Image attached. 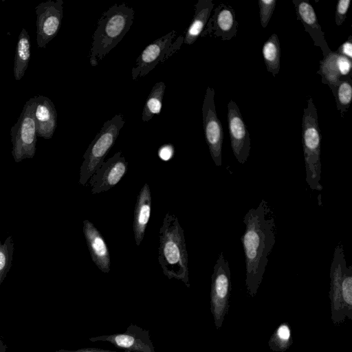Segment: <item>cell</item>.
Returning a JSON list of instances; mask_svg holds the SVG:
<instances>
[{
    "label": "cell",
    "mask_w": 352,
    "mask_h": 352,
    "mask_svg": "<svg viewBox=\"0 0 352 352\" xmlns=\"http://www.w3.org/2000/svg\"><path fill=\"white\" fill-rule=\"evenodd\" d=\"M335 97L337 109L342 117L348 111L352 100L351 78L340 80L338 85H329Z\"/></svg>",
    "instance_id": "obj_25"
},
{
    "label": "cell",
    "mask_w": 352,
    "mask_h": 352,
    "mask_svg": "<svg viewBox=\"0 0 352 352\" xmlns=\"http://www.w3.org/2000/svg\"><path fill=\"white\" fill-rule=\"evenodd\" d=\"M243 222L245 229L241 241L245 261V286L253 298L262 283L269 256L275 245L276 224L273 210L265 199L246 212Z\"/></svg>",
    "instance_id": "obj_1"
},
{
    "label": "cell",
    "mask_w": 352,
    "mask_h": 352,
    "mask_svg": "<svg viewBox=\"0 0 352 352\" xmlns=\"http://www.w3.org/2000/svg\"><path fill=\"white\" fill-rule=\"evenodd\" d=\"M13 245L12 236H8L3 245L0 244V285L12 266Z\"/></svg>",
    "instance_id": "obj_28"
},
{
    "label": "cell",
    "mask_w": 352,
    "mask_h": 352,
    "mask_svg": "<svg viewBox=\"0 0 352 352\" xmlns=\"http://www.w3.org/2000/svg\"><path fill=\"white\" fill-rule=\"evenodd\" d=\"M321 133L316 108L311 98L307 100L302 119V143L306 182L312 190H322L320 144Z\"/></svg>",
    "instance_id": "obj_4"
},
{
    "label": "cell",
    "mask_w": 352,
    "mask_h": 352,
    "mask_svg": "<svg viewBox=\"0 0 352 352\" xmlns=\"http://www.w3.org/2000/svg\"><path fill=\"white\" fill-rule=\"evenodd\" d=\"M83 234L95 265L102 272L110 271V254L106 241L100 231L89 220L83 221Z\"/></svg>",
    "instance_id": "obj_17"
},
{
    "label": "cell",
    "mask_w": 352,
    "mask_h": 352,
    "mask_svg": "<svg viewBox=\"0 0 352 352\" xmlns=\"http://www.w3.org/2000/svg\"><path fill=\"white\" fill-rule=\"evenodd\" d=\"M34 118L37 137L52 138L57 126V112L49 98L41 95L36 96Z\"/></svg>",
    "instance_id": "obj_19"
},
{
    "label": "cell",
    "mask_w": 352,
    "mask_h": 352,
    "mask_svg": "<svg viewBox=\"0 0 352 352\" xmlns=\"http://www.w3.org/2000/svg\"><path fill=\"white\" fill-rule=\"evenodd\" d=\"M0 244H1V242H0Z\"/></svg>",
    "instance_id": "obj_36"
},
{
    "label": "cell",
    "mask_w": 352,
    "mask_h": 352,
    "mask_svg": "<svg viewBox=\"0 0 352 352\" xmlns=\"http://www.w3.org/2000/svg\"><path fill=\"white\" fill-rule=\"evenodd\" d=\"M124 123L125 120L122 114H117L104 123L83 155L84 160L80 168V184L85 186L104 162V157L115 144Z\"/></svg>",
    "instance_id": "obj_5"
},
{
    "label": "cell",
    "mask_w": 352,
    "mask_h": 352,
    "mask_svg": "<svg viewBox=\"0 0 352 352\" xmlns=\"http://www.w3.org/2000/svg\"><path fill=\"white\" fill-rule=\"evenodd\" d=\"M346 265L343 245L338 243L335 248L330 267L331 318L334 325H339L346 318L341 296V279Z\"/></svg>",
    "instance_id": "obj_14"
},
{
    "label": "cell",
    "mask_w": 352,
    "mask_h": 352,
    "mask_svg": "<svg viewBox=\"0 0 352 352\" xmlns=\"http://www.w3.org/2000/svg\"><path fill=\"white\" fill-rule=\"evenodd\" d=\"M341 296L345 317L352 320V265L344 266L341 279Z\"/></svg>",
    "instance_id": "obj_27"
},
{
    "label": "cell",
    "mask_w": 352,
    "mask_h": 352,
    "mask_svg": "<svg viewBox=\"0 0 352 352\" xmlns=\"http://www.w3.org/2000/svg\"><path fill=\"white\" fill-rule=\"evenodd\" d=\"M276 0H259V16L263 28L268 25L276 7Z\"/></svg>",
    "instance_id": "obj_29"
},
{
    "label": "cell",
    "mask_w": 352,
    "mask_h": 352,
    "mask_svg": "<svg viewBox=\"0 0 352 352\" xmlns=\"http://www.w3.org/2000/svg\"><path fill=\"white\" fill-rule=\"evenodd\" d=\"M30 58V38L25 28L19 34L16 47L14 75L16 80H21L28 68Z\"/></svg>",
    "instance_id": "obj_22"
},
{
    "label": "cell",
    "mask_w": 352,
    "mask_h": 352,
    "mask_svg": "<svg viewBox=\"0 0 352 352\" xmlns=\"http://www.w3.org/2000/svg\"><path fill=\"white\" fill-rule=\"evenodd\" d=\"M176 36L172 30L148 45L137 58L131 70L132 79L137 80L151 72L159 63L166 60L167 52Z\"/></svg>",
    "instance_id": "obj_12"
},
{
    "label": "cell",
    "mask_w": 352,
    "mask_h": 352,
    "mask_svg": "<svg viewBox=\"0 0 352 352\" xmlns=\"http://www.w3.org/2000/svg\"><path fill=\"white\" fill-rule=\"evenodd\" d=\"M159 234L158 261L164 274L168 279L182 280L189 288L184 232L174 214L166 213Z\"/></svg>",
    "instance_id": "obj_2"
},
{
    "label": "cell",
    "mask_w": 352,
    "mask_h": 352,
    "mask_svg": "<svg viewBox=\"0 0 352 352\" xmlns=\"http://www.w3.org/2000/svg\"><path fill=\"white\" fill-rule=\"evenodd\" d=\"M339 54L352 60V36L349 35L347 40L341 44L336 51Z\"/></svg>",
    "instance_id": "obj_31"
},
{
    "label": "cell",
    "mask_w": 352,
    "mask_h": 352,
    "mask_svg": "<svg viewBox=\"0 0 352 352\" xmlns=\"http://www.w3.org/2000/svg\"><path fill=\"white\" fill-rule=\"evenodd\" d=\"M292 342L290 327L287 322H283L271 336L268 345L272 351L284 352L291 346Z\"/></svg>",
    "instance_id": "obj_26"
},
{
    "label": "cell",
    "mask_w": 352,
    "mask_h": 352,
    "mask_svg": "<svg viewBox=\"0 0 352 352\" xmlns=\"http://www.w3.org/2000/svg\"><path fill=\"white\" fill-rule=\"evenodd\" d=\"M135 11L125 3L114 4L99 19L93 34L89 63L97 66L124 38L133 23Z\"/></svg>",
    "instance_id": "obj_3"
},
{
    "label": "cell",
    "mask_w": 352,
    "mask_h": 352,
    "mask_svg": "<svg viewBox=\"0 0 352 352\" xmlns=\"http://www.w3.org/2000/svg\"><path fill=\"white\" fill-rule=\"evenodd\" d=\"M351 60L331 51L320 62L317 72L322 76V82L328 85H338L340 80L351 78Z\"/></svg>",
    "instance_id": "obj_18"
},
{
    "label": "cell",
    "mask_w": 352,
    "mask_h": 352,
    "mask_svg": "<svg viewBox=\"0 0 352 352\" xmlns=\"http://www.w3.org/2000/svg\"><path fill=\"white\" fill-rule=\"evenodd\" d=\"M36 14V41L38 47L46 45L58 34L63 15V1L48 0L35 8Z\"/></svg>",
    "instance_id": "obj_9"
},
{
    "label": "cell",
    "mask_w": 352,
    "mask_h": 352,
    "mask_svg": "<svg viewBox=\"0 0 352 352\" xmlns=\"http://www.w3.org/2000/svg\"><path fill=\"white\" fill-rule=\"evenodd\" d=\"M53 352H118L107 349H98V348H84L80 349L78 350H65V349H60Z\"/></svg>",
    "instance_id": "obj_33"
},
{
    "label": "cell",
    "mask_w": 352,
    "mask_h": 352,
    "mask_svg": "<svg viewBox=\"0 0 352 352\" xmlns=\"http://www.w3.org/2000/svg\"><path fill=\"white\" fill-rule=\"evenodd\" d=\"M262 54L267 72L275 77L280 67V45L276 34H272L263 43Z\"/></svg>",
    "instance_id": "obj_23"
},
{
    "label": "cell",
    "mask_w": 352,
    "mask_h": 352,
    "mask_svg": "<svg viewBox=\"0 0 352 352\" xmlns=\"http://www.w3.org/2000/svg\"><path fill=\"white\" fill-rule=\"evenodd\" d=\"M126 171L127 162L122 152L118 151L104 162L89 179L91 194L110 190L118 184Z\"/></svg>",
    "instance_id": "obj_13"
},
{
    "label": "cell",
    "mask_w": 352,
    "mask_h": 352,
    "mask_svg": "<svg viewBox=\"0 0 352 352\" xmlns=\"http://www.w3.org/2000/svg\"><path fill=\"white\" fill-rule=\"evenodd\" d=\"M91 342H108L125 352H156L148 330L131 324L124 333L90 338Z\"/></svg>",
    "instance_id": "obj_10"
},
{
    "label": "cell",
    "mask_w": 352,
    "mask_h": 352,
    "mask_svg": "<svg viewBox=\"0 0 352 352\" xmlns=\"http://www.w3.org/2000/svg\"><path fill=\"white\" fill-rule=\"evenodd\" d=\"M232 290L231 271L223 253L219 254L211 276L210 311L216 329L219 330L229 309Z\"/></svg>",
    "instance_id": "obj_7"
},
{
    "label": "cell",
    "mask_w": 352,
    "mask_h": 352,
    "mask_svg": "<svg viewBox=\"0 0 352 352\" xmlns=\"http://www.w3.org/2000/svg\"><path fill=\"white\" fill-rule=\"evenodd\" d=\"M36 97L25 104L16 122L11 128L12 155L15 162L33 158L36 152L37 133L34 118Z\"/></svg>",
    "instance_id": "obj_6"
},
{
    "label": "cell",
    "mask_w": 352,
    "mask_h": 352,
    "mask_svg": "<svg viewBox=\"0 0 352 352\" xmlns=\"http://www.w3.org/2000/svg\"><path fill=\"white\" fill-rule=\"evenodd\" d=\"M214 8L212 0H199L195 5V14L185 32L183 43L193 44L200 36Z\"/></svg>",
    "instance_id": "obj_21"
},
{
    "label": "cell",
    "mask_w": 352,
    "mask_h": 352,
    "mask_svg": "<svg viewBox=\"0 0 352 352\" xmlns=\"http://www.w3.org/2000/svg\"><path fill=\"white\" fill-rule=\"evenodd\" d=\"M165 89L166 85L164 82H157L153 87L142 110L143 122H148L155 115L160 114Z\"/></svg>",
    "instance_id": "obj_24"
},
{
    "label": "cell",
    "mask_w": 352,
    "mask_h": 352,
    "mask_svg": "<svg viewBox=\"0 0 352 352\" xmlns=\"http://www.w3.org/2000/svg\"><path fill=\"white\" fill-rule=\"evenodd\" d=\"M292 3L297 19L302 23L305 32L311 36L314 45L321 49L324 57L327 56L331 50L325 40L313 6L308 1L293 0Z\"/></svg>",
    "instance_id": "obj_16"
},
{
    "label": "cell",
    "mask_w": 352,
    "mask_h": 352,
    "mask_svg": "<svg viewBox=\"0 0 352 352\" xmlns=\"http://www.w3.org/2000/svg\"><path fill=\"white\" fill-rule=\"evenodd\" d=\"M214 89L208 87L202 105L203 126L211 157L217 166L222 164L223 131L214 104Z\"/></svg>",
    "instance_id": "obj_8"
},
{
    "label": "cell",
    "mask_w": 352,
    "mask_h": 352,
    "mask_svg": "<svg viewBox=\"0 0 352 352\" xmlns=\"http://www.w3.org/2000/svg\"><path fill=\"white\" fill-rule=\"evenodd\" d=\"M151 212V194L149 186L146 183L140 190L134 210L133 229L137 245H140L144 239Z\"/></svg>",
    "instance_id": "obj_20"
},
{
    "label": "cell",
    "mask_w": 352,
    "mask_h": 352,
    "mask_svg": "<svg viewBox=\"0 0 352 352\" xmlns=\"http://www.w3.org/2000/svg\"><path fill=\"white\" fill-rule=\"evenodd\" d=\"M7 349V345L4 343L3 340H2L0 336V352H6Z\"/></svg>",
    "instance_id": "obj_35"
},
{
    "label": "cell",
    "mask_w": 352,
    "mask_h": 352,
    "mask_svg": "<svg viewBox=\"0 0 352 352\" xmlns=\"http://www.w3.org/2000/svg\"><path fill=\"white\" fill-rule=\"evenodd\" d=\"M183 41H184V36L183 35H180L179 36V38L175 41V42L171 44L168 52H167V54H166V60L169 58L174 52H175V51L179 49L182 44L183 43Z\"/></svg>",
    "instance_id": "obj_34"
},
{
    "label": "cell",
    "mask_w": 352,
    "mask_h": 352,
    "mask_svg": "<svg viewBox=\"0 0 352 352\" xmlns=\"http://www.w3.org/2000/svg\"><path fill=\"white\" fill-rule=\"evenodd\" d=\"M237 30L238 21L234 9L221 3L214 8L200 36L208 35L222 41H228L236 36Z\"/></svg>",
    "instance_id": "obj_15"
},
{
    "label": "cell",
    "mask_w": 352,
    "mask_h": 352,
    "mask_svg": "<svg viewBox=\"0 0 352 352\" xmlns=\"http://www.w3.org/2000/svg\"><path fill=\"white\" fill-rule=\"evenodd\" d=\"M227 119L233 154L238 162L243 164L251 149L250 133L238 105L232 100L228 104Z\"/></svg>",
    "instance_id": "obj_11"
},
{
    "label": "cell",
    "mask_w": 352,
    "mask_h": 352,
    "mask_svg": "<svg viewBox=\"0 0 352 352\" xmlns=\"http://www.w3.org/2000/svg\"><path fill=\"white\" fill-rule=\"evenodd\" d=\"M174 154V148L170 144H165L162 146L158 151L159 157L164 160H169Z\"/></svg>",
    "instance_id": "obj_32"
},
{
    "label": "cell",
    "mask_w": 352,
    "mask_h": 352,
    "mask_svg": "<svg viewBox=\"0 0 352 352\" xmlns=\"http://www.w3.org/2000/svg\"><path fill=\"white\" fill-rule=\"evenodd\" d=\"M351 0H339L336 8L335 21L338 26L341 25L346 18Z\"/></svg>",
    "instance_id": "obj_30"
}]
</instances>
